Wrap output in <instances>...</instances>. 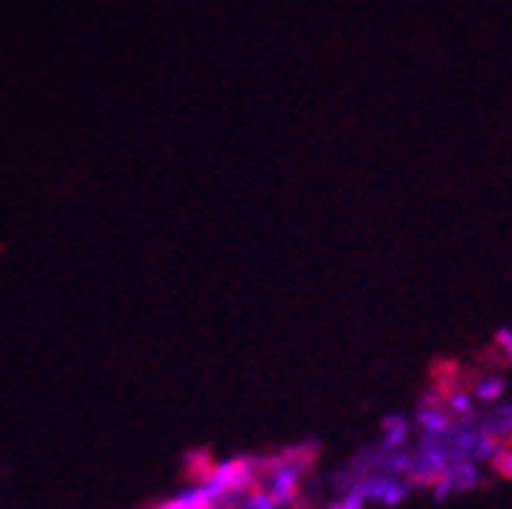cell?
Masks as SVG:
<instances>
[{"label": "cell", "instance_id": "obj_1", "mask_svg": "<svg viewBox=\"0 0 512 509\" xmlns=\"http://www.w3.org/2000/svg\"><path fill=\"white\" fill-rule=\"evenodd\" d=\"M351 491H357L363 500H375V503H384V506H397V503L406 500L409 485L400 476L372 473V476H363L357 485H351Z\"/></svg>", "mask_w": 512, "mask_h": 509}, {"label": "cell", "instance_id": "obj_2", "mask_svg": "<svg viewBox=\"0 0 512 509\" xmlns=\"http://www.w3.org/2000/svg\"><path fill=\"white\" fill-rule=\"evenodd\" d=\"M418 427L424 430V436H445L448 430L455 427V421L448 418V412H442L439 406H433V403H424L421 406V412H418Z\"/></svg>", "mask_w": 512, "mask_h": 509}, {"label": "cell", "instance_id": "obj_3", "mask_svg": "<svg viewBox=\"0 0 512 509\" xmlns=\"http://www.w3.org/2000/svg\"><path fill=\"white\" fill-rule=\"evenodd\" d=\"M406 439H409V421L406 418L394 415V418L384 421V445H381L384 452H400L406 445Z\"/></svg>", "mask_w": 512, "mask_h": 509}, {"label": "cell", "instance_id": "obj_4", "mask_svg": "<svg viewBox=\"0 0 512 509\" xmlns=\"http://www.w3.org/2000/svg\"><path fill=\"white\" fill-rule=\"evenodd\" d=\"M503 378L500 375H491V378H482L479 385H476V400H482V403H497L500 397H503Z\"/></svg>", "mask_w": 512, "mask_h": 509}, {"label": "cell", "instance_id": "obj_5", "mask_svg": "<svg viewBox=\"0 0 512 509\" xmlns=\"http://www.w3.org/2000/svg\"><path fill=\"white\" fill-rule=\"evenodd\" d=\"M448 412H452L458 421H473V397L464 391H455L448 397Z\"/></svg>", "mask_w": 512, "mask_h": 509}, {"label": "cell", "instance_id": "obj_6", "mask_svg": "<svg viewBox=\"0 0 512 509\" xmlns=\"http://www.w3.org/2000/svg\"><path fill=\"white\" fill-rule=\"evenodd\" d=\"M491 467L503 476V479H512V445H500V449L494 452V458H491Z\"/></svg>", "mask_w": 512, "mask_h": 509}, {"label": "cell", "instance_id": "obj_7", "mask_svg": "<svg viewBox=\"0 0 512 509\" xmlns=\"http://www.w3.org/2000/svg\"><path fill=\"white\" fill-rule=\"evenodd\" d=\"M363 506H366V500H363L357 491H348V494H345L342 500H336L330 509H363Z\"/></svg>", "mask_w": 512, "mask_h": 509}, {"label": "cell", "instance_id": "obj_8", "mask_svg": "<svg viewBox=\"0 0 512 509\" xmlns=\"http://www.w3.org/2000/svg\"><path fill=\"white\" fill-rule=\"evenodd\" d=\"M497 345H500L503 354L512 360V330H497Z\"/></svg>", "mask_w": 512, "mask_h": 509}]
</instances>
